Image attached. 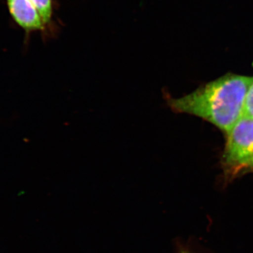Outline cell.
<instances>
[{
	"label": "cell",
	"instance_id": "1",
	"mask_svg": "<svg viewBox=\"0 0 253 253\" xmlns=\"http://www.w3.org/2000/svg\"><path fill=\"white\" fill-rule=\"evenodd\" d=\"M253 77L227 74L179 98L168 100L174 112L202 118L227 134L242 117Z\"/></svg>",
	"mask_w": 253,
	"mask_h": 253
},
{
	"label": "cell",
	"instance_id": "2",
	"mask_svg": "<svg viewBox=\"0 0 253 253\" xmlns=\"http://www.w3.org/2000/svg\"><path fill=\"white\" fill-rule=\"evenodd\" d=\"M222 162L228 174L246 171L253 156V119L242 116L226 134Z\"/></svg>",
	"mask_w": 253,
	"mask_h": 253
},
{
	"label": "cell",
	"instance_id": "3",
	"mask_svg": "<svg viewBox=\"0 0 253 253\" xmlns=\"http://www.w3.org/2000/svg\"><path fill=\"white\" fill-rule=\"evenodd\" d=\"M8 10L16 24L26 33L46 29L41 14L30 0H6Z\"/></svg>",
	"mask_w": 253,
	"mask_h": 253
},
{
	"label": "cell",
	"instance_id": "4",
	"mask_svg": "<svg viewBox=\"0 0 253 253\" xmlns=\"http://www.w3.org/2000/svg\"><path fill=\"white\" fill-rule=\"evenodd\" d=\"M38 9L44 24L49 25L52 17V0H30Z\"/></svg>",
	"mask_w": 253,
	"mask_h": 253
},
{
	"label": "cell",
	"instance_id": "5",
	"mask_svg": "<svg viewBox=\"0 0 253 253\" xmlns=\"http://www.w3.org/2000/svg\"><path fill=\"white\" fill-rule=\"evenodd\" d=\"M243 116L253 119V82L245 98Z\"/></svg>",
	"mask_w": 253,
	"mask_h": 253
},
{
	"label": "cell",
	"instance_id": "6",
	"mask_svg": "<svg viewBox=\"0 0 253 253\" xmlns=\"http://www.w3.org/2000/svg\"><path fill=\"white\" fill-rule=\"evenodd\" d=\"M248 171L253 172V157L251 158L249 166H248L247 169H246V172H248Z\"/></svg>",
	"mask_w": 253,
	"mask_h": 253
},
{
	"label": "cell",
	"instance_id": "7",
	"mask_svg": "<svg viewBox=\"0 0 253 253\" xmlns=\"http://www.w3.org/2000/svg\"><path fill=\"white\" fill-rule=\"evenodd\" d=\"M179 253H193L190 252V251H181V252Z\"/></svg>",
	"mask_w": 253,
	"mask_h": 253
}]
</instances>
